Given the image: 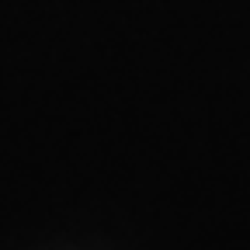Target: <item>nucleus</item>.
I'll use <instances>...</instances> for the list:
<instances>
[]
</instances>
